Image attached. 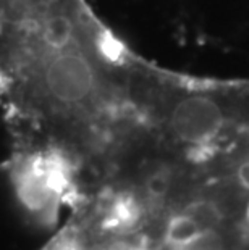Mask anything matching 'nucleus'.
Masks as SVG:
<instances>
[{"instance_id": "f03ea898", "label": "nucleus", "mask_w": 249, "mask_h": 250, "mask_svg": "<svg viewBox=\"0 0 249 250\" xmlns=\"http://www.w3.org/2000/svg\"><path fill=\"white\" fill-rule=\"evenodd\" d=\"M5 171L18 205L44 229H55L83 192L79 165L54 147L12 146Z\"/></svg>"}, {"instance_id": "f257e3e1", "label": "nucleus", "mask_w": 249, "mask_h": 250, "mask_svg": "<svg viewBox=\"0 0 249 250\" xmlns=\"http://www.w3.org/2000/svg\"><path fill=\"white\" fill-rule=\"evenodd\" d=\"M137 55L88 0H0V108L13 146H47L83 169L130 115Z\"/></svg>"}, {"instance_id": "7ed1b4c3", "label": "nucleus", "mask_w": 249, "mask_h": 250, "mask_svg": "<svg viewBox=\"0 0 249 250\" xmlns=\"http://www.w3.org/2000/svg\"><path fill=\"white\" fill-rule=\"evenodd\" d=\"M39 250H88V247L78 234L67 223H63Z\"/></svg>"}]
</instances>
